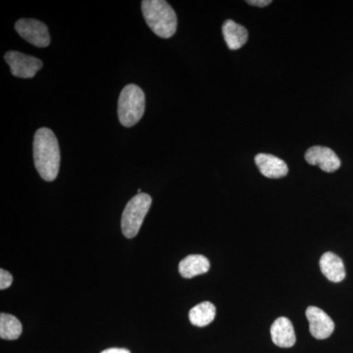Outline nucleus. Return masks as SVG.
Segmentation results:
<instances>
[{
    "mask_svg": "<svg viewBox=\"0 0 353 353\" xmlns=\"http://www.w3.org/2000/svg\"><path fill=\"white\" fill-rule=\"evenodd\" d=\"M34 160L44 181L52 182L57 179L60 168L59 143L54 132L48 128H41L34 134Z\"/></svg>",
    "mask_w": 353,
    "mask_h": 353,
    "instance_id": "f257e3e1",
    "label": "nucleus"
},
{
    "mask_svg": "<svg viewBox=\"0 0 353 353\" xmlns=\"http://www.w3.org/2000/svg\"><path fill=\"white\" fill-rule=\"evenodd\" d=\"M141 11L146 24L157 36L162 39L174 36L178 19L168 2L164 0H145L141 2Z\"/></svg>",
    "mask_w": 353,
    "mask_h": 353,
    "instance_id": "f03ea898",
    "label": "nucleus"
},
{
    "mask_svg": "<svg viewBox=\"0 0 353 353\" xmlns=\"http://www.w3.org/2000/svg\"><path fill=\"white\" fill-rule=\"evenodd\" d=\"M145 110V97L136 85H128L121 92L118 101V117L124 127L134 126L143 118Z\"/></svg>",
    "mask_w": 353,
    "mask_h": 353,
    "instance_id": "7ed1b4c3",
    "label": "nucleus"
},
{
    "mask_svg": "<svg viewBox=\"0 0 353 353\" xmlns=\"http://www.w3.org/2000/svg\"><path fill=\"white\" fill-rule=\"evenodd\" d=\"M152 196L148 194H138L128 202L122 215L121 228L122 233L128 239L138 234L146 214L152 206Z\"/></svg>",
    "mask_w": 353,
    "mask_h": 353,
    "instance_id": "20e7f679",
    "label": "nucleus"
},
{
    "mask_svg": "<svg viewBox=\"0 0 353 353\" xmlns=\"http://www.w3.org/2000/svg\"><path fill=\"white\" fill-rule=\"evenodd\" d=\"M6 63L10 66L11 73L17 78H34L43 63L38 58L24 54L18 51H8L4 55Z\"/></svg>",
    "mask_w": 353,
    "mask_h": 353,
    "instance_id": "39448f33",
    "label": "nucleus"
},
{
    "mask_svg": "<svg viewBox=\"0 0 353 353\" xmlns=\"http://www.w3.org/2000/svg\"><path fill=\"white\" fill-rule=\"evenodd\" d=\"M15 30L21 38L37 48H46L50 46V36L48 27L38 20H18L15 24Z\"/></svg>",
    "mask_w": 353,
    "mask_h": 353,
    "instance_id": "423d86ee",
    "label": "nucleus"
},
{
    "mask_svg": "<svg viewBox=\"0 0 353 353\" xmlns=\"http://www.w3.org/2000/svg\"><path fill=\"white\" fill-rule=\"evenodd\" d=\"M306 318L309 321V331L317 340L328 339L334 331V323L325 311L316 306L306 309Z\"/></svg>",
    "mask_w": 353,
    "mask_h": 353,
    "instance_id": "0eeeda50",
    "label": "nucleus"
},
{
    "mask_svg": "<svg viewBox=\"0 0 353 353\" xmlns=\"http://www.w3.org/2000/svg\"><path fill=\"white\" fill-rule=\"evenodd\" d=\"M305 159L310 165L319 166L327 173H333L341 167V160L338 155L329 148L313 146L305 153Z\"/></svg>",
    "mask_w": 353,
    "mask_h": 353,
    "instance_id": "6e6552de",
    "label": "nucleus"
},
{
    "mask_svg": "<svg viewBox=\"0 0 353 353\" xmlns=\"http://www.w3.org/2000/svg\"><path fill=\"white\" fill-rule=\"evenodd\" d=\"M272 341L280 347H294L296 341V333L294 326L290 319L280 317L275 320L271 326Z\"/></svg>",
    "mask_w": 353,
    "mask_h": 353,
    "instance_id": "1a4fd4ad",
    "label": "nucleus"
},
{
    "mask_svg": "<svg viewBox=\"0 0 353 353\" xmlns=\"http://www.w3.org/2000/svg\"><path fill=\"white\" fill-rule=\"evenodd\" d=\"M255 163L259 166L262 175L266 178L280 179L289 173V168L285 161L274 155L259 153L255 157Z\"/></svg>",
    "mask_w": 353,
    "mask_h": 353,
    "instance_id": "9d476101",
    "label": "nucleus"
},
{
    "mask_svg": "<svg viewBox=\"0 0 353 353\" xmlns=\"http://www.w3.org/2000/svg\"><path fill=\"white\" fill-rule=\"evenodd\" d=\"M320 268L323 275L329 281L340 283L345 280V268L343 260L333 252H326L320 259Z\"/></svg>",
    "mask_w": 353,
    "mask_h": 353,
    "instance_id": "9b49d317",
    "label": "nucleus"
},
{
    "mask_svg": "<svg viewBox=\"0 0 353 353\" xmlns=\"http://www.w3.org/2000/svg\"><path fill=\"white\" fill-rule=\"evenodd\" d=\"M210 262L203 255L192 254L183 259L179 264V272L185 279H192L201 274L208 273Z\"/></svg>",
    "mask_w": 353,
    "mask_h": 353,
    "instance_id": "f8f14e48",
    "label": "nucleus"
},
{
    "mask_svg": "<svg viewBox=\"0 0 353 353\" xmlns=\"http://www.w3.org/2000/svg\"><path fill=\"white\" fill-rule=\"evenodd\" d=\"M223 34L228 48L231 50H240L245 46L248 39V32L245 28L234 22L233 20H227L224 23Z\"/></svg>",
    "mask_w": 353,
    "mask_h": 353,
    "instance_id": "ddd939ff",
    "label": "nucleus"
},
{
    "mask_svg": "<svg viewBox=\"0 0 353 353\" xmlns=\"http://www.w3.org/2000/svg\"><path fill=\"white\" fill-rule=\"evenodd\" d=\"M216 316L214 304L204 301L190 309V321L196 327H205L213 322Z\"/></svg>",
    "mask_w": 353,
    "mask_h": 353,
    "instance_id": "4468645a",
    "label": "nucleus"
},
{
    "mask_svg": "<svg viewBox=\"0 0 353 353\" xmlns=\"http://www.w3.org/2000/svg\"><path fill=\"white\" fill-rule=\"evenodd\" d=\"M22 324L15 316L0 314V338L7 341L17 340L22 334Z\"/></svg>",
    "mask_w": 353,
    "mask_h": 353,
    "instance_id": "2eb2a0df",
    "label": "nucleus"
},
{
    "mask_svg": "<svg viewBox=\"0 0 353 353\" xmlns=\"http://www.w3.org/2000/svg\"><path fill=\"white\" fill-rule=\"evenodd\" d=\"M13 283V277L8 271L0 270V290L8 289Z\"/></svg>",
    "mask_w": 353,
    "mask_h": 353,
    "instance_id": "dca6fc26",
    "label": "nucleus"
},
{
    "mask_svg": "<svg viewBox=\"0 0 353 353\" xmlns=\"http://www.w3.org/2000/svg\"><path fill=\"white\" fill-rule=\"evenodd\" d=\"M248 3L252 6L265 7L268 6L271 1L270 0H250Z\"/></svg>",
    "mask_w": 353,
    "mask_h": 353,
    "instance_id": "f3484780",
    "label": "nucleus"
},
{
    "mask_svg": "<svg viewBox=\"0 0 353 353\" xmlns=\"http://www.w3.org/2000/svg\"><path fill=\"white\" fill-rule=\"evenodd\" d=\"M101 353H131L129 350L126 348H108V350H103Z\"/></svg>",
    "mask_w": 353,
    "mask_h": 353,
    "instance_id": "a211bd4d",
    "label": "nucleus"
}]
</instances>
